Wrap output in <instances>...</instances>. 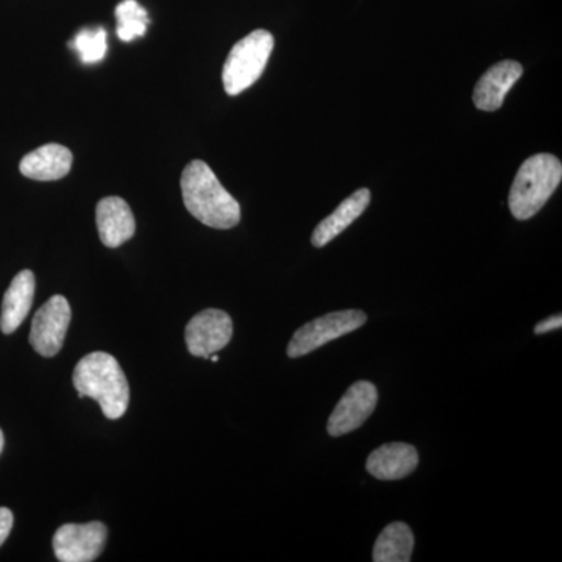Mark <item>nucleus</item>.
Masks as SVG:
<instances>
[{"label": "nucleus", "instance_id": "obj_16", "mask_svg": "<svg viewBox=\"0 0 562 562\" xmlns=\"http://www.w3.org/2000/svg\"><path fill=\"white\" fill-rule=\"evenodd\" d=\"M414 536L405 522L387 525L373 547L372 560L375 562L412 561Z\"/></svg>", "mask_w": 562, "mask_h": 562}, {"label": "nucleus", "instance_id": "obj_5", "mask_svg": "<svg viewBox=\"0 0 562 562\" xmlns=\"http://www.w3.org/2000/svg\"><path fill=\"white\" fill-rule=\"evenodd\" d=\"M366 322H368V316L360 310H346V312L328 313L317 317L294 333L291 342L288 344V357H305V355L321 349L325 344L358 330Z\"/></svg>", "mask_w": 562, "mask_h": 562}, {"label": "nucleus", "instance_id": "obj_19", "mask_svg": "<svg viewBox=\"0 0 562 562\" xmlns=\"http://www.w3.org/2000/svg\"><path fill=\"white\" fill-rule=\"evenodd\" d=\"M13 513L9 508H0V547L7 541L13 528Z\"/></svg>", "mask_w": 562, "mask_h": 562}, {"label": "nucleus", "instance_id": "obj_15", "mask_svg": "<svg viewBox=\"0 0 562 562\" xmlns=\"http://www.w3.org/2000/svg\"><path fill=\"white\" fill-rule=\"evenodd\" d=\"M35 276L32 271H22L11 281L9 290L3 295L0 316V330L5 335L16 331L29 316L35 297Z\"/></svg>", "mask_w": 562, "mask_h": 562}, {"label": "nucleus", "instance_id": "obj_6", "mask_svg": "<svg viewBox=\"0 0 562 562\" xmlns=\"http://www.w3.org/2000/svg\"><path fill=\"white\" fill-rule=\"evenodd\" d=\"M106 535L102 522L63 525L52 539L55 557L61 562L95 561L105 549Z\"/></svg>", "mask_w": 562, "mask_h": 562}, {"label": "nucleus", "instance_id": "obj_10", "mask_svg": "<svg viewBox=\"0 0 562 562\" xmlns=\"http://www.w3.org/2000/svg\"><path fill=\"white\" fill-rule=\"evenodd\" d=\"M524 68L520 63L505 60L491 66L473 90V103L482 111L501 109L506 95L512 91L516 81L522 77Z\"/></svg>", "mask_w": 562, "mask_h": 562}, {"label": "nucleus", "instance_id": "obj_4", "mask_svg": "<svg viewBox=\"0 0 562 562\" xmlns=\"http://www.w3.org/2000/svg\"><path fill=\"white\" fill-rule=\"evenodd\" d=\"M273 50V36L268 31H255L233 46L222 70L225 92L238 95L257 83Z\"/></svg>", "mask_w": 562, "mask_h": 562}, {"label": "nucleus", "instance_id": "obj_2", "mask_svg": "<svg viewBox=\"0 0 562 562\" xmlns=\"http://www.w3.org/2000/svg\"><path fill=\"white\" fill-rule=\"evenodd\" d=\"M80 397H91L101 406L106 419H121L131 403V386L116 358L94 351L81 358L72 376Z\"/></svg>", "mask_w": 562, "mask_h": 562}, {"label": "nucleus", "instance_id": "obj_9", "mask_svg": "<svg viewBox=\"0 0 562 562\" xmlns=\"http://www.w3.org/2000/svg\"><path fill=\"white\" fill-rule=\"evenodd\" d=\"M232 336V317L216 308L203 310L195 314L184 331L188 350L199 358H209L210 355L217 353L227 347Z\"/></svg>", "mask_w": 562, "mask_h": 562}, {"label": "nucleus", "instance_id": "obj_8", "mask_svg": "<svg viewBox=\"0 0 562 562\" xmlns=\"http://www.w3.org/2000/svg\"><path fill=\"white\" fill-rule=\"evenodd\" d=\"M376 403H379V391L375 384L364 380L351 384L333 409L327 425L328 435L339 438L357 430L371 417Z\"/></svg>", "mask_w": 562, "mask_h": 562}, {"label": "nucleus", "instance_id": "obj_14", "mask_svg": "<svg viewBox=\"0 0 562 562\" xmlns=\"http://www.w3.org/2000/svg\"><path fill=\"white\" fill-rule=\"evenodd\" d=\"M72 166V154L60 144H46L22 158V176L38 181L60 180L68 176Z\"/></svg>", "mask_w": 562, "mask_h": 562}, {"label": "nucleus", "instance_id": "obj_1", "mask_svg": "<svg viewBox=\"0 0 562 562\" xmlns=\"http://www.w3.org/2000/svg\"><path fill=\"white\" fill-rule=\"evenodd\" d=\"M181 194L187 210L195 220L217 231H228L241 221V206L222 187L206 162L191 161L181 173Z\"/></svg>", "mask_w": 562, "mask_h": 562}, {"label": "nucleus", "instance_id": "obj_7", "mask_svg": "<svg viewBox=\"0 0 562 562\" xmlns=\"http://www.w3.org/2000/svg\"><path fill=\"white\" fill-rule=\"evenodd\" d=\"M70 322L69 302L54 295L36 312L32 321L31 344L41 357H55L61 350Z\"/></svg>", "mask_w": 562, "mask_h": 562}, {"label": "nucleus", "instance_id": "obj_12", "mask_svg": "<svg viewBox=\"0 0 562 562\" xmlns=\"http://www.w3.org/2000/svg\"><path fill=\"white\" fill-rule=\"evenodd\" d=\"M95 222L103 246L110 249H116L135 235V216L124 199H102L95 209Z\"/></svg>", "mask_w": 562, "mask_h": 562}, {"label": "nucleus", "instance_id": "obj_3", "mask_svg": "<svg viewBox=\"0 0 562 562\" xmlns=\"http://www.w3.org/2000/svg\"><path fill=\"white\" fill-rule=\"evenodd\" d=\"M562 179L560 158L536 154L520 166L509 191L508 205L519 221L531 220L552 198Z\"/></svg>", "mask_w": 562, "mask_h": 562}, {"label": "nucleus", "instance_id": "obj_18", "mask_svg": "<svg viewBox=\"0 0 562 562\" xmlns=\"http://www.w3.org/2000/svg\"><path fill=\"white\" fill-rule=\"evenodd\" d=\"M70 47L79 52L80 60L83 63L101 61L106 54L105 29H83L77 33Z\"/></svg>", "mask_w": 562, "mask_h": 562}, {"label": "nucleus", "instance_id": "obj_11", "mask_svg": "<svg viewBox=\"0 0 562 562\" xmlns=\"http://www.w3.org/2000/svg\"><path fill=\"white\" fill-rule=\"evenodd\" d=\"M419 465L416 447L405 442L384 443L369 454L366 469L373 479L382 482H395L412 475Z\"/></svg>", "mask_w": 562, "mask_h": 562}, {"label": "nucleus", "instance_id": "obj_21", "mask_svg": "<svg viewBox=\"0 0 562 562\" xmlns=\"http://www.w3.org/2000/svg\"><path fill=\"white\" fill-rule=\"evenodd\" d=\"M3 443H5V439H3V432L0 430V453H2Z\"/></svg>", "mask_w": 562, "mask_h": 562}, {"label": "nucleus", "instance_id": "obj_17", "mask_svg": "<svg viewBox=\"0 0 562 562\" xmlns=\"http://www.w3.org/2000/svg\"><path fill=\"white\" fill-rule=\"evenodd\" d=\"M117 36L125 43L146 35L149 14L136 0H124L116 7Z\"/></svg>", "mask_w": 562, "mask_h": 562}, {"label": "nucleus", "instance_id": "obj_22", "mask_svg": "<svg viewBox=\"0 0 562 562\" xmlns=\"http://www.w3.org/2000/svg\"><path fill=\"white\" fill-rule=\"evenodd\" d=\"M209 358H210V360H211V361H213V362H217V361H220V357H217V355H216V353L210 355V357H209Z\"/></svg>", "mask_w": 562, "mask_h": 562}, {"label": "nucleus", "instance_id": "obj_13", "mask_svg": "<svg viewBox=\"0 0 562 562\" xmlns=\"http://www.w3.org/2000/svg\"><path fill=\"white\" fill-rule=\"evenodd\" d=\"M371 203V191L368 188L355 191L350 198L341 202L330 216L325 217L324 221L314 228L312 236V244L317 249L327 246L333 239L338 238L344 231L350 227L358 217L364 213Z\"/></svg>", "mask_w": 562, "mask_h": 562}, {"label": "nucleus", "instance_id": "obj_20", "mask_svg": "<svg viewBox=\"0 0 562 562\" xmlns=\"http://www.w3.org/2000/svg\"><path fill=\"white\" fill-rule=\"evenodd\" d=\"M562 327V317L561 314L558 316L549 317V319H543L539 322L535 327L536 335H543V333H549L553 330H558V328Z\"/></svg>", "mask_w": 562, "mask_h": 562}]
</instances>
